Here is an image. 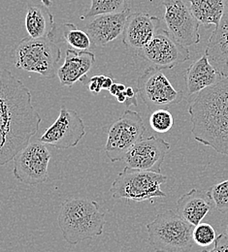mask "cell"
<instances>
[{"label": "cell", "mask_w": 228, "mask_h": 252, "mask_svg": "<svg viewBox=\"0 0 228 252\" xmlns=\"http://www.w3.org/2000/svg\"><path fill=\"white\" fill-rule=\"evenodd\" d=\"M42 118L31 91L8 69L0 74V165L14 160L30 144Z\"/></svg>", "instance_id": "obj_1"}, {"label": "cell", "mask_w": 228, "mask_h": 252, "mask_svg": "<svg viewBox=\"0 0 228 252\" xmlns=\"http://www.w3.org/2000/svg\"><path fill=\"white\" fill-rule=\"evenodd\" d=\"M189 114L196 141L228 157V78L196 95Z\"/></svg>", "instance_id": "obj_2"}, {"label": "cell", "mask_w": 228, "mask_h": 252, "mask_svg": "<svg viewBox=\"0 0 228 252\" xmlns=\"http://www.w3.org/2000/svg\"><path fill=\"white\" fill-rule=\"evenodd\" d=\"M58 222L65 241L75 246L101 236L106 220L98 202L88 198H69L62 205Z\"/></svg>", "instance_id": "obj_3"}, {"label": "cell", "mask_w": 228, "mask_h": 252, "mask_svg": "<svg viewBox=\"0 0 228 252\" xmlns=\"http://www.w3.org/2000/svg\"><path fill=\"white\" fill-rule=\"evenodd\" d=\"M146 227L148 241L156 252H191L195 245V226L172 210L158 215Z\"/></svg>", "instance_id": "obj_4"}, {"label": "cell", "mask_w": 228, "mask_h": 252, "mask_svg": "<svg viewBox=\"0 0 228 252\" xmlns=\"http://www.w3.org/2000/svg\"><path fill=\"white\" fill-rule=\"evenodd\" d=\"M13 63L18 69L38 74L47 79L58 75L62 51L53 37L25 38L15 47Z\"/></svg>", "instance_id": "obj_5"}, {"label": "cell", "mask_w": 228, "mask_h": 252, "mask_svg": "<svg viewBox=\"0 0 228 252\" xmlns=\"http://www.w3.org/2000/svg\"><path fill=\"white\" fill-rule=\"evenodd\" d=\"M167 180L165 175L160 173L125 167L115 179L110 191L114 199H126L134 202L164 198L166 194L161 188Z\"/></svg>", "instance_id": "obj_6"}, {"label": "cell", "mask_w": 228, "mask_h": 252, "mask_svg": "<svg viewBox=\"0 0 228 252\" xmlns=\"http://www.w3.org/2000/svg\"><path fill=\"white\" fill-rule=\"evenodd\" d=\"M146 126L139 113L126 111L110 126L105 144V153L111 162L123 161L126 155L143 140Z\"/></svg>", "instance_id": "obj_7"}, {"label": "cell", "mask_w": 228, "mask_h": 252, "mask_svg": "<svg viewBox=\"0 0 228 252\" xmlns=\"http://www.w3.org/2000/svg\"><path fill=\"white\" fill-rule=\"evenodd\" d=\"M137 93L151 113L181 103L184 94L173 87L162 70L149 67L137 80Z\"/></svg>", "instance_id": "obj_8"}, {"label": "cell", "mask_w": 228, "mask_h": 252, "mask_svg": "<svg viewBox=\"0 0 228 252\" xmlns=\"http://www.w3.org/2000/svg\"><path fill=\"white\" fill-rule=\"evenodd\" d=\"M50 160L51 154L45 144L31 143L14 158V177L30 187L41 185L48 180Z\"/></svg>", "instance_id": "obj_9"}, {"label": "cell", "mask_w": 228, "mask_h": 252, "mask_svg": "<svg viewBox=\"0 0 228 252\" xmlns=\"http://www.w3.org/2000/svg\"><path fill=\"white\" fill-rule=\"evenodd\" d=\"M139 56L158 70L172 69L191 58L189 49L179 43L170 32L162 29Z\"/></svg>", "instance_id": "obj_10"}, {"label": "cell", "mask_w": 228, "mask_h": 252, "mask_svg": "<svg viewBox=\"0 0 228 252\" xmlns=\"http://www.w3.org/2000/svg\"><path fill=\"white\" fill-rule=\"evenodd\" d=\"M86 135V126L78 113L62 106L60 116L40 137L39 141L58 150L76 147Z\"/></svg>", "instance_id": "obj_11"}, {"label": "cell", "mask_w": 228, "mask_h": 252, "mask_svg": "<svg viewBox=\"0 0 228 252\" xmlns=\"http://www.w3.org/2000/svg\"><path fill=\"white\" fill-rule=\"evenodd\" d=\"M163 5L165 8L164 23L174 38L185 47L198 44L201 40L200 24L190 7L183 0H164Z\"/></svg>", "instance_id": "obj_12"}, {"label": "cell", "mask_w": 228, "mask_h": 252, "mask_svg": "<svg viewBox=\"0 0 228 252\" xmlns=\"http://www.w3.org/2000/svg\"><path fill=\"white\" fill-rule=\"evenodd\" d=\"M171 149L163 138L151 136L137 143L126 155L123 162L134 170L162 174V166Z\"/></svg>", "instance_id": "obj_13"}, {"label": "cell", "mask_w": 228, "mask_h": 252, "mask_svg": "<svg viewBox=\"0 0 228 252\" xmlns=\"http://www.w3.org/2000/svg\"><path fill=\"white\" fill-rule=\"evenodd\" d=\"M161 20L148 13H131L124 32V44L133 54L140 55L161 30Z\"/></svg>", "instance_id": "obj_14"}, {"label": "cell", "mask_w": 228, "mask_h": 252, "mask_svg": "<svg viewBox=\"0 0 228 252\" xmlns=\"http://www.w3.org/2000/svg\"><path fill=\"white\" fill-rule=\"evenodd\" d=\"M130 14V9H128L122 13L98 16L85 27V32L96 46H106L124 34Z\"/></svg>", "instance_id": "obj_15"}, {"label": "cell", "mask_w": 228, "mask_h": 252, "mask_svg": "<svg viewBox=\"0 0 228 252\" xmlns=\"http://www.w3.org/2000/svg\"><path fill=\"white\" fill-rule=\"evenodd\" d=\"M96 63V55L91 51L68 49L65 63L58 71V77L63 87L72 88L78 81L87 76Z\"/></svg>", "instance_id": "obj_16"}, {"label": "cell", "mask_w": 228, "mask_h": 252, "mask_svg": "<svg viewBox=\"0 0 228 252\" xmlns=\"http://www.w3.org/2000/svg\"><path fill=\"white\" fill-rule=\"evenodd\" d=\"M184 77L190 96L197 95L206 89L215 86L224 78L206 55L192 63L186 70Z\"/></svg>", "instance_id": "obj_17"}, {"label": "cell", "mask_w": 228, "mask_h": 252, "mask_svg": "<svg viewBox=\"0 0 228 252\" xmlns=\"http://www.w3.org/2000/svg\"><path fill=\"white\" fill-rule=\"evenodd\" d=\"M213 206L208 192L194 189L178 199L176 212L183 220L195 227L211 212Z\"/></svg>", "instance_id": "obj_18"}, {"label": "cell", "mask_w": 228, "mask_h": 252, "mask_svg": "<svg viewBox=\"0 0 228 252\" xmlns=\"http://www.w3.org/2000/svg\"><path fill=\"white\" fill-rule=\"evenodd\" d=\"M205 55L222 74L228 66V4L220 25L209 38Z\"/></svg>", "instance_id": "obj_19"}, {"label": "cell", "mask_w": 228, "mask_h": 252, "mask_svg": "<svg viewBox=\"0 0 228 252\" xmlns=\"http://www.w3.org/2000/svg\"><path fill=\"white\" fill-rule=\"evenodd\" d=\"M25 27L31 38L42 39L53 37L56 25L54 16L48 7L30 4L26 15Z\"/></svg>", "instance_id": "obj_20"}, {"label": "cell", "mask_w": 228, "mask_h": 252, "mask_svg": "<svg viewBox=\"0 0 228 252\" xmlns=\"http://www.w3.org/2000/svg\"><path fill=\"white\" fill-rule=\"evenodd\" d=\"M190 10L200 25L208 28L220 25L228 7V0H187Z\"/></svg>", "instance_id": "obj_21"}, {"label": "cell", "mask_w": 228, "mask_h": 252, "mask_svg": "<svg viewBox=\"0 0 228 252\" xmlns=\"http://www.w3.org/2000/svg\"><path fill=\"white\" fill-rule=\"evenodd\" d=\"M130 9L127 0H92L88 12L81 18L82 20L98 17L101 15L122 13Z\"/></svg>", "instance_id": "obj_22"}, {"label": "cell", "mask_w": 228, "mask_h": 252, "mask_svg": "<svg viewBox=\"0 0 228 252\" xmlns=\"http://www.w3.org/2000/svg\"><path fill=\"white\" fill-rule=\"evenodd\" d=\"M63 38L71 49L77 51H89L93 44L87 32L79 30L71 23H66L63 26Z\"/></svg>", "instance_id": "obj_23"}, {"label": "cell", "mask_w": 228, "mask_h": 252, "mask_svg": "<svg viewBox=\"0 0 228 252\" xmlns=\"http://www.w3.org/2000/svg\"><path fill=\"white\" fill-rule=\"evenodd\" d=\"M207 192L215 208L222 214H228V180L212 186Z\"/></svg>", "instance_id": "obj_24"}, {"label": "cell", "mask_w": 228, "mask_h": 252, "mask_svg": "<svg viewBox=\"0 0 228 252\" xmlns=\"http://www.w3.org/2000/svg\"><path fill=\"white\" fill-rule=\"evenodd\" d=\"M174 125V119L170 112L165 109L157 110L150 117V126L158 133H166L171 130Z\"/></svg>", "instance_id": "obj_25"}, {"label": "cell", "mask_w": 228, "mask_h": 252, "mask_svg": "<svg viewBox=\"0 0 228 252\" xmlns=\"http://www.w3.org/2000/svg\"><path fill=\"white\" fill-rule=\"evenodd\" d=\"M217 234L214 227L209 223L201 222L194 229V240L200 247H208L215 243Z\"/></svg>", "instance_id": "obj_26"}, {"label": "cell", "mask_w": 228, "mask_h": 252, "mask_svg": "<svg viewBox=\"0 0 228 252\" xmlns=\"http://www.w3.org/2000/svg\"><path fill=\"white\" fill-rule=\"evenodd\" d=\"M107 76L105 75H97L93 76L92 78H88V76H85L81 79V83L88 87L89 91L93 94H98L101 91H104V85L106 81Z\"/></svg>", "instance_id": "obj_27"}, {"label": "cell", "mask_w": 228, "mask_h": 252, "mask_svg": "<svg viewBox=\"0 0 228 252\" xmlns=\"http://www.w3.org/2000/svg\"><path fill=\"white\" fill-rule=\"evenodd\" d=\"M201 252H228V237L227 234H220L211 250H203Z\"/></svg>", "instance_id": "obj_28"}, {"label": "cell", "mask_w": 228, "mask_h": 252, "mask_svg": "<svg viewBox=\"0 0 228 252\" xmlns=\"http://www.w3.org/2000/svg\"><path fill=\"white\" fill-rule=\"evenodd\" d=\"M126 94H127V102H126V106L127 107H130V106H137L138 102H137V94L138 93L135 92V90L131 87H128L126 90Z\"/></svg>", "instance_id": "obj_29"}, {"label": "cell", "mask_w": 228, "mask_h": 252, "mask_svg": "<svg viewBox=\"0 0 228 252\" xmlns=\"http://www.w3.org/2000/svg\"><path fill=\"white\" fill-rule=\"evenodd\" d=\"M127 90V87L124 85V84H119V83H114V85L111 87V89L109 90V93L110 94L113 95V96H117V95L126 92Z\"/></svg>", "instance_id": "obj_30"}, {"label": "cell", "mask_w": 228, "mask_h": 252, "mask_svg": "<svg viewBox=\"0 0 228 252\" xmlns=\"http://www.w3.org/2000/svg\"><path fill=\"white\" fill-rule=\"evenodd\" d=\"M116 99H117V101H118L119 103H121V104H126V102H127V100H128L126 92H124V93L117 95V96H116Z\"/></svg>", "instance_id": "obj_31"}, {"label": "cell", "mask_w": 228, "mask_h": 252, "mask_svg": "<svg viewBox=\"0 0 228 252\" xmlns=\"http://www.w3.org/2000/svg\"><path fill=\"white\" fill-rule=\"evenodd\" d=\"M41 2H42V4L44 5V6H46V7H51V6H53V1L52 0H41Z\"/></svg>", "instance_id": "obj_32"}, {"label": "cell", "mask_w": 228, "mask_h": 252, "mask_svg": "<svg viewBox=\"0 0 228 252\" xmlns=\"http://www.w3.org/2000/svg\"><path fill=\"white\" fill-rule=\"evenodd\" d=\"M222 75L224 76V77H226V78H228V66L223 71V73H222Z\"/></svg>", "instance_id": "obj_33"}, {"label": "cell", "mask_w": 228, "mask_h": 252, "mask_svg": "<svg viewBox=\"0 0 228 252\" xmlns=\"http://www.w3.org/2000/svg\"><path fill=\"white\" fill-rule=\"evenodd\" d=\"M226 231H227V235H228V223H227V227H226Z\"/></svg>", "instance_id": "obj_34"}, {"label": "cell", "mask_w": 228, "mask_h": 252, "mask_svg": "<svg viewBox=\"0 0 228 252\" xmlns=\"http://www.w3.org/2000/svg\"></svg>", "instance_id": "obj_35"}]
</instances>
